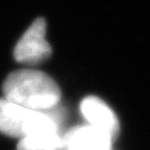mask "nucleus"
I'll return each mask as SVG.
<instances>
[{"mask_svg": "<svg viewBox=\"0 0 150 150\" xmlns=\"http://www.w3.org/2000/svg\"><path fill=\"white\" fill-rule=\"evenodd\" d=\"M4 97L24 108L46 111L59 105L62 93L49 74L24 69L11 72L3 83Z\"/></svg>", "mask_w": 150, "mask_h": 150, "instance_id": "obj_1", "label": "nucleus"}, {"mask_svg": "<svg viewBox=\"0 0 150 150\" xmlns=\"http://www.w3.org/2000/svg\"><path fill=\"white\" fill-rule=\"evenodd\" d=\"M46 21L44 18H37L14 46V59L25 65H37L51 57V45L45 39Z\"/></svg>", "mask_w": 150, "mask_h": 150, "instance_id": "obj_2", "label": "nucleus"}, {"mask_svg": "<svg viewBox=\"0 0 150 150\" xmlns=\"http://www.w3.org/2000/svg\"><path fill=\"white\" fill-rule=\"evenodd\" d=\"M81 112L89 125L105 132L112 139L120 134V121L112 109L96 96L85 97L79 105Z\"/></svg>", "mask_w": 150, "mask_h": 150, "instance_id": "obj_3", "label": "nucleus"}, {"mask_svg": "<svg viewBox=\"0 0 150 150\" xmlns=\"http://www.w3.org/2000/svg\"><path fill=\"white\" fill-rule=\"evenodd\" d=\"M112 139L105 132L89 125H77L63 134L60 150H112Z\"/></svg>", "mask_w": 150, "mask_h": 150, "instance_id": "obj_4", "label": "nucleus"}, {"mask_svg": "<svg viewBox=\"0 0 150 150\" xmlns=\"http://www.w3.org/2000/svg\"><path fill=\"white\" fill-rule=\"evenodd\" d=\"M31 111L5 97L0 98V134L20 139Z\"/></svg>", "mask_w": 150, "mask_h": 150, "instance_id": "obj_5", "label": "nucleus"}, {"mask_svg": "<svg viewBox=\"0 0 150 150\" xmlns=\"http://www.w3.org/2000/svg\"><path fill=\"white\" fill-rule=\"evenodd\" d=\"M16 150H38V149H34V148H31V146H28V145L24 144L23 142L18 141V143H17V149H16Z\"/></svg>", "mask_w": 150, "mask_h": 150, "instance_id": "obj_6", "label": "nucleus"}]
</instances>
